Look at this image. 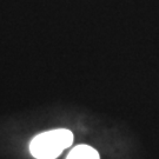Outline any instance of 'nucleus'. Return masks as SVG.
<instances>
[{"instance_id":"nucleus-1","label":"nucleus","mask_w":159,"mask_h":159,"mask_svg":"<svg viewBox=\"0 0 159 159\" xmlns=\"http://www.w3.org/2000/svg\"><path fill=\"white\" fill-rule=\"evenodd\" d=\"M73 143V133L66 129L43 132L30 144L31 154L37 159H56Z\"/></svg>"},{"instance_id":"nucleus-2","label":"nucleus","mask_w":159,"mask_h":159,"mask_svg":"<svg viewBox=\"0 0 159 159\" xmlns=\"http://www.w3.org/2000/svg\"><path fill=\"white\" fill-rule=\"evenodd\" d=\"M66 159H100L96 148L89 145H78L68 153Z\"/></svg>"}]
</instances>
